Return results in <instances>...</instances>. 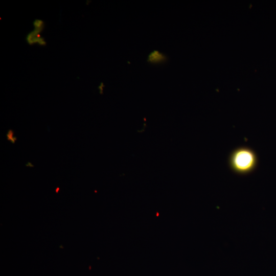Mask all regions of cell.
<instances>
[{"label": "cell", "mask_w": 276, "mask_h": 276, "mask_svg": "<svg viewBox=\"0 0 276 276\" xmlns=\"http://www.w3.org/2000/svg\"><path fill=\"white\" fill-rule=\"evenodd\" d=\"M258 163L254 150L247 147H240L233 151L229 157V165L235 173L247 174L252 172Z\"/></svg>", "instance_id": "1"}, {"label": "cell", "mask_w": 276, "mask_h": 276, "mask_svg": "<svg viewBox=\"0 0 276 276\" xmlns=\"http://www.w3.org/2000/svg\"><path fill=\"white\" fill-rule=\"evenodd\" d=\"M43 28H35V29L31 32L27 36V41L28 43L32 45L34 43H38L41 45H45L46 44L45 41L43 38H41L39 33L42 31Z\"/></svg>", "instance_id": "2"}, {"label": "cell", "mask_w": 276, "mask_h": 276, "mask_svg": "<svg viewBox=\"0 0 276 276\" xmlns=\"http://www.w3.org/2000/svg\"><path fill=\"white\" fill-rule=\"evenodd\" d=\"M167 56L158 51H153L148 55L147 61L151 63H158L165 61Z\"/></svg>", "instance_id": "3"}, {"label": "cell", "mask_w": 276, "mask_h": 276, "mask_svg": "<svg viewBox=\"0 0 276 276\" xmlns=\"http://www.w3.org/2000/svg\"><path fill=\"white\" fill-rule=\"evenodd\" d=\"M14 131L11 129H9L6 135L7 140L10 141L13 144H14L17 140V138L14 136Z\"/></svg>", "instance_id": "4"}, {"label": "cell", "mask_w": 276, "mask_h": 276, "mask_svg": "<svg viewBox=\"0 0 276 276\" xmlns=\"http://www.w3.org/2000/svg\"><path fill=\"white\" fill-rule=\"evenodd\" d=\"M35 28H42L44 27V22L42 20L36 19L33 22Z\"/></svg>", "instance_id": "5"}]
</instances>
